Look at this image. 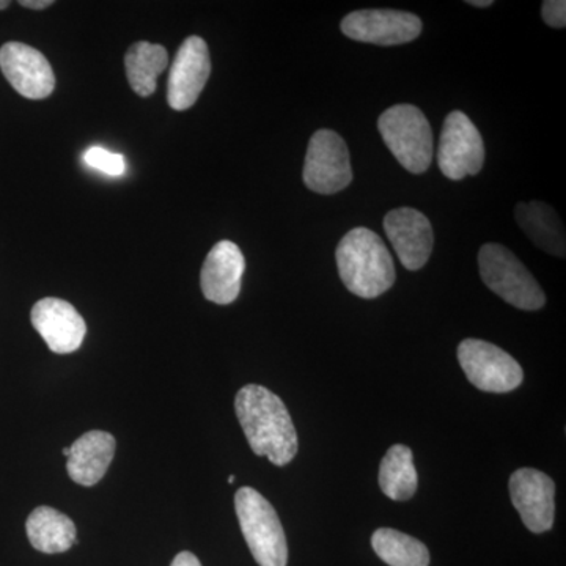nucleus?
<instances>
[{"label":"nucleus","instance_id":"obj_24","mask_svg":"<svg viewBox=\"0 0 566 566\" xmlns=\"http://www.w3.org/2000/svg\"><path fill=\"white\" fill-rule=\"evenodd\" d=\"M170 566H202V564H200L199 558L193 556L192 553L182 551V553L178 554V556L174 558L172 565Z\"/></svg>","mask_w":566,"mask_h":566},{"label":"nucleus","instance_id":"obj_25","mask_svg":"<svg viewBox=\"0 0 566 566\" xmlns=\"http://www.w3.org/2000/svg\"><path fill=\"white\" fill-rule=\"evenodd\" d=\"M20 3L25 9L43 10L52 6V0H21Z\"/></svg>","mask_w":566,"mask_h":566},{"label":"nucleus","instance_id":"obj_10","mask_svg":"<svg viewBox=\"0 0 566 566\" xmlns=\"http://www.w3.org/2000/svg\"><path fill=\"white\" fill-rule=\"evenodd\" d=\"M211 59L208 44L200 36L182 41L175 55L167 84V102L174 111L192 107L210 80Z\"/></svg>","mask_w":566,"mask_h":566},{"label":"nucleus","instance_id":"obj_6","mask_svg":"<svg viewBox=\"0 0 566 566\" xmlns=\"http://www.w3.org/2000/svg\"><path fill=\"white\" fill-rule=\"evenodd\" d=\"M458 360L469 382L483 392L506 394L523 385V367L490 342L465 338L458 346Z\"/></svg>","mask_w":566,"mask_h":566},{"label":"nucleus","instance_id":"obj_14","mask_svg":"<svg viewBox=\"0 0 566 566\" xmlns=\"http://www.w3.org/2000/svg\"><path fill=\"white\" fill-rule=\"evenodd\" d=\"M31 319L52 353L70 354L81 348L87 324L76 308L59 297H44L33 305Z\"/></svg>","mask_w":566,"mask_h":566},{"label":"nucleus","instance_id":"obj_13","mask_svg":"<svg viewBox=\"0 0 566 566\" xmlns=\"http://www.w3.org/2000/svg\"><path fill=\"white\" fill-rule=\"evenodd\" d=\"M382 226L406 270H422L434 245L433 227L427 216L415 208H397L387 212Z\"/></svg>","mask_w":566,"mask_h":566},{"label":"nucleus","instance_id":"obj_7","mask_svg":"<svg viewBox=\"0 0 566 566\" xmlns=\"http://www.w3.org/2000/svg\"><path fill=\"white\" fill-rule=\"evenodd\" d=\"M304 185L311 191L331 196L348 188L353 181L346 142L331 129H318L308 142L304 164Z\"/></svg>","mask_w":566,"mask_h":566},{"label":"nucleus","instance_id":"obj_17","mask_svg":"<svg viewBox=\"0 0 566 566\" xmlns=\"http://www.w3.org/2000/svg\"><path fill=\"white\" fill-rule=\"evenodd\" d=\"M515 218L517 226L531 238L536 248L564 259L565 227L553 207L543 202L520 203L515 210Z\"/></svg>","mask_w":566,"mask_h":566},{"label":"nucleus","instance_id":"obj_18","mask_svg":"<svg viewBox=\"0 0 566 566\" xmlns=\"http://www.w3.org/2000/svg\"><path fill=\"white\" fill-rule=\"evenodd\" d=\"M29 542L44 554H61L76 545L77 532L73 521L51 506L33 510L25 523Z\"/></svg>","mask_w":566,"mask_h":566},{"label":"nucleus","instance_id":"obj_5","mask_svg":"<svg viewBox=\"0 0 566 566\" xmlns=\"http://www.w3.org/2000/svg\"><path fill=\"white\" fill-rule=\"evenodd\" d=\"M482 281L491 292L521 311H539L546 294L523 262L505 245L490 243L479 253Z\"/></svg>","mask_w":566,"mask_h":566},{"label":"nucleus","instance_id":"obj_2","mask_svg":"<svg viewBox=\"0 0 566 566\" xmlns=\"http://www.w3.org/2000/svg\"><path fill=\"white\" fill-rule=\"evenodd\" d=\"M335 259L346 289L364 300L381 296L397 279L385 241L365 227H357L342 238Z\"/></svg>","mask_w":566,"mask_h":566},{"label":"nucleus","instance_id":"obj_28","mask_svg":"<svg viewBox=\"0 0 566 566\" xmlns=\"http://www.w3.org/2000/svg\"><path fill=\"white\" fill-rule=\"evenodd\" d=\"M63 455H65V457L70 455V447H69V449H63Z\"/></svg>","mask_w":566,"mask_h":566},{"label":"nucleus","instance_id":"obj_15","mask_svg":"<svg viewBox=\"0 0 566 566\" xmlns=\"http://www.w3.org/2000/svg\"><path fill=\"white\" fill-rule=\"evenodd\" d=\"M245 271L243 252L232 241H221L205 259L200 285L203 296L219 305L232 304L240 296Z\"/></svg>","mask_w":566,"mask_h":566},{"label":"nucleus","instance_id":"obj_26","mask_svg":"<svg viewBox=\"0 0 566 566\" xmlns=\"http://www.w3.org/2000/svg\"><path fill=\"white\" fill-rule=\"evenodd\" d=\"M469 6L476 7V9H486L493 6V0H469Z\"/></svg>","mask_w":566,"mask_h":566},{"label":"nucleus","instance_id":"obj_20","mask_svg":"<svg viewBox=\"0 0 566 566\" xmlns=\"http://www.w3.org/2000/svg\"><path fill=\"white\" fill-rule=\"evenodd\" d=\"M419 476L409 447H390L379 465V486L392 501H409L416 494Z\"/></svg>","mask_w":566,"mask_h":566},{"label":"nucleus","instance_id":"obj_3","mask_svg":"<svg viewBox=\"0 0 566 566\" xmlns=\"http://www.w3.org/2000/svg\"><path fill=\"white\" fill-rule=\"evenodd\" d=\"M234 510L245 543L260 566H286L289 545L274 506L253 488H240Z\"/></svg>","mask_w":566,"mask_h":566},{"label":"nucleus","instance_id":"obj_22","mask_svg":"<svg viewBox=\"0 0 566 566\" xmlns=\"http://www.w3.org/2000/svg\"><path fill=\"white\" fill-rule=\"evenodd\" d=\"M84 159L93 169L112 175V177H118V175L125 174L126 164L123 156L117 155V153H111L106 150V148H88V150L85 151Z\"/></svg>","mask_w":566,"mask_h":566},{"label":"nucleus","instance_id":"obj_8","mask_svg":"<svg viewBox=\"0 0 566 566\" xmlns=\"http://www.w3.org/2000/svg\"><path fill=\"white\" fill-rule=\"evenodd\" d=\"M485 164V144L471 118L461 111L447 115L438 147V166L449 180L476 175Z\"/></svg>","mask_w":566,"mask_h":566},{"label":"nucleus","instance_id":"obj_19","mask_svg":"<svg viewBox=\"0 0 566 566\" xmlns=\"http://www.w3.org/2000/svg\"><path fill=\"white\" fill-rule=\"evenodd\" d=\"M169 55L161 44L139 41L126 52V77L139 96H150L156 91V82L167 69Z\"/></svg>","mask_w":566,"mask_h":566},{"label":"nucleus","instance_id":"obj_21","mask_svg":"<svg viewBox=\"0 0 566 566\" xmlns=\"http://www.w3.org/2000/svg\"><path fill=\"white\" fill-rule=\"evenodd\" d=\"M376 556L389 566H428L430 551L419 539L395 531V528H378L371 536Z\"/></svg>","mask_w":566,"mask_h":566},{"label":"nucleus","instance_id":"obj_9","mask_svg":"<svg viewBox=\"0 0 566 566\" xmlns=\"http://www.w3.org/2000/svg\"><path fill=\"white\" fill-rule=\"evenodd\" d=\"M422 28V20L417 14L400 10L353 11L342 21L345 36L376 46H397L415 41Z\"/></svg>","mask_w":566,"mask_h":566},{"label":"nucleus","instance_id":"obj_29","mask_svg":"<svg viewBox=\"0 0 566 566\" xmlns=\"http://www.w3.org/2000/svg\"><path fill=\"white\" fill-rule=\"evenodd\" d=\"M234 480H237V479H234V476H233V475H232V476H229V483H234Z\"/></svg>","mask_w":566,"mask_h":566},{"label":"nucleus","instance_id":"obj_1","mask_svg":"<svg viewBox=\"0 0 566 566\" xmlns=\"http://www.w3.org/2000/svg\"><path fill=\"white\" fill-rule=\"evenodd\" d=\"M234 411L256 457L275 465L292 463L300 447L296 428L277 395L263 386H244L234 398Z\"/></svg>","mask_w":566,"mask_h":566},{"label":"nucleus","instance_id":"obj_11","mask_svg":"<svg viewBox=\"0 0 566 566\" xmlns=\"http://www.w3.org/2000/svg\"><path fill=\"white\" fill-rule=\"evenodd\" d=\"M510 495L524 526L534 534L551 531L556 515V485L536 469H517L510 476Z\"/></svg>","mask_w":566,"mask_h":566},{"label":"nucleus","instance_id":"obj_23","mask_svg":"<svg viewBox=\"0 0 566 566\" xmlns=\"http://www.w3.org/2000/svg\"><path fill=\"white\" fill-rule=\"evenodd\" d=\"M543 21L551 28L564 29L566 25L565 0H546L543 2Z\"/></svg>","mask_w":566,"mask_h":566},{"label":"nucleus","instance_id":"obj_27","mask_svg":"<svg viewBox=\"0 0 566 566\" xmlns=\"http://www.w3.org/2000/svg\"><path fill=\"white\" fill-rule=\"evenodd\" d=\"M10 6L9 0H0V10H6Z\"/></svg>","mask_w":566,"mask_h":566},{"label":"nucleus","instance_id":"obj_4","mask_svg":"<svg viewBox=\"0 0 566 566\" xmlns=\"http://www.w3.org/2000/svg\"><path fill=\"white\" fill-rule=\"evenodd\" d=\"M379 134L397 161L411 174H424L433 161L434 142L430 122L412 104H397L382 112Z\"/></svg>","mask_w":566,"mask_h":566},{"label":"nucleus","instance_id":"obj_12","mask_svg":"<svg viewBox=\"0 0 566 566\" xmlns=\"http://www.w3.org/2000/svg\"><path fill=\"white\" fill-rule=\"evenodd\" d=\"M0 70L21 96L44 99L54 92L55 76L51 63L35 48L10 41L0 48Z\"/></svg>","mask_w":566,"mask_h":566},{"label":"nucleus","instance_id":"obj_16","mask_svg":"<svg viewBox=\"0 0 566 566\" xmlns=\"http://www.w3.org/2000/svg\"><path fill=\"white\" fill-rule=\"evenodd\" d=\"M114 436L106 431L93 430L82 434L70 447L66 471L74 483L81 486H93L106 475L107 469L114 460Z\"/></svg>","mask_w":566,"mask_h":566}]
</instances>
